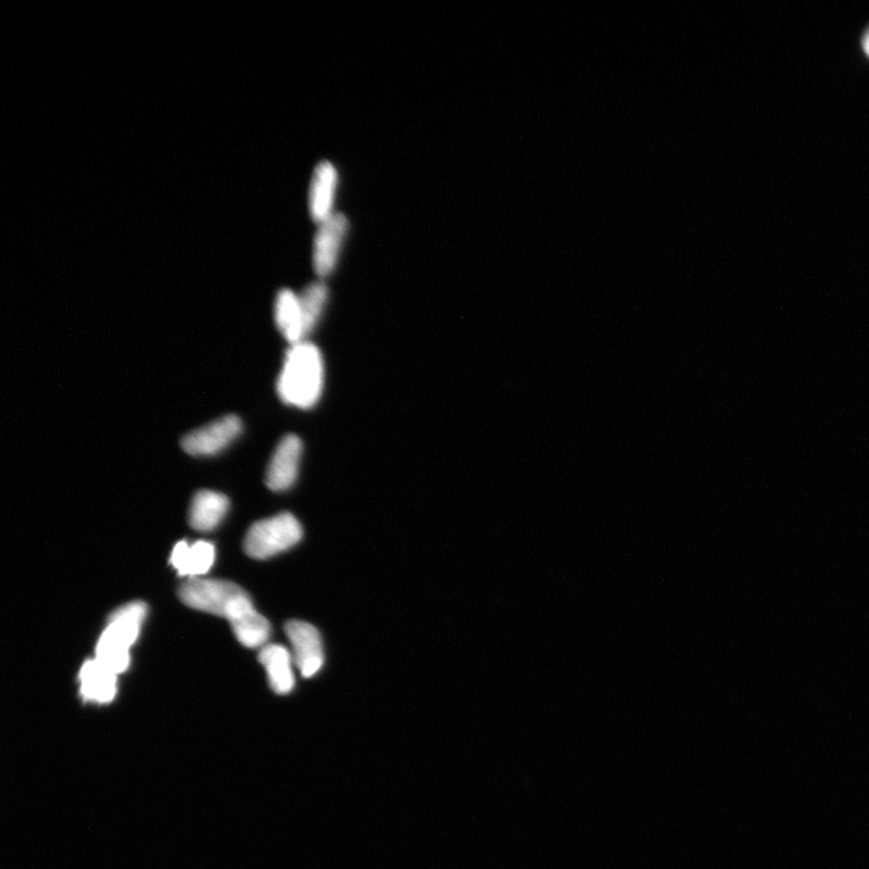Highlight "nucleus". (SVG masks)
Masks as SVG:
<instances>
[{"mask_svg":"<svg viewBox=\"0 0 869 869\" xmlns=\"http://www.w3.org/2000/svg\"><path fill=\"white\" fill-rule=\"evenodd\" d=\"M275 320L278 330L292 346L306 341L308 335L298 294L290 289L279 292L275 305Z\"/></svg>","mask_w":869,"mask_h":869,"instance_id":"nucleus-13","label":"nucleus"},{"mask_svg":"<svg viewBox=\"0 0 869 869\" xmlns=\"http://www.w3.org/2000/svg\"><path fill=\"white\" fill-rule=\"evenodd\" d=\"M242 430V420L236 415H227L187 433L182 440V447L190 456H214L235 441Z\"/></svg>","mask_w":869,"mask_h":869,"instance_id":"nucleus-6","label":"nucleus"},{"mask_svg":"<svg viewBox=\"0 0 869 869\" xmlns=\"http://www.w3.org/2000/svg\"><path fill=\"white\" fill-rule=\"evenodd\" d=\"M303 453V441L296 434L289 433L280 440L266 471V484L272 491H287L295 484Z\"/></svg>","mask_w":869,"mask_h":869,"instance_id":"nucleus-8","label":"nucleus"},{"mask_svg":"<svg viewBox=\"0 0 869 869\" xmlns=\"http://www.w3.org/2000/svg\"><path fill=\"white\" fill-rule=\"evenodd\" d=\"M228 505V499L224 494L213 491H201L193 499L188 522L198 532L213 531L222 523Z\"/></svg>","mask_w":869,"mask_h":869,"instance_id":"nucleus-14","label":"nucleus"},{"mask_svg":"<svg viewBox=\"0 0 869 869\" xmlns=\"http://www.w3.org/2000/svg\"><path fill=\"white\" fill-rule=\"evenodd\" d=\"M285 633L293 646L295 665L304 677L315 676L325 662L320 633L315 626L303 621H292L285 626Z\"/></svg>","mask_w":869,"mask_h":869,"instance_id":"nucleus-7","label":"nucleus"},{"mask_svg":"<svg viewBox=\"0 0 869 869\" xmlns=\"http://www.w3.org/2000/svg\"><path fill=\"white\" fill-rule=\"evenodd\" d=\"M247 594L233 582L201 577L188 579L180 589V597L186 606L226 620Z\"/></svg>","mask_w":869,"mask_h":869,"instance_id":"nucleus-4","label":"nucleus"},{"mask_svg":"<svg viewBox=\"0 0 869 869\" xmlns=\"http://www.w3.org/2000/svg\"><path fill=\"white\" fill-rule=\"evenodd\" d=\"M298 296H300L306 333L309 335L316 329L328 304L329 289L320 279L307 285Z\"/></svg>","mask_w":869,"mask_h":869,"instance_id":"nucleus-16","label":"nucleus"},{"mask_svg":"<svg viewBox=\"0 0 869 869\" xmlns=\"http://www.w3.org/2000/svg\"><path fill=\"white\" fill-rule=\"evenodd\" d=\"M349 221L344 213L336 212L318 224L311 251V263L318 277L325 278L335 270L348 235Z\"/></svg>","mask_w":869,"mask_h":869,"instance_id":"nucleus-5","label":"nucleus"},{"mask_svg":"<svg viewBox=\"0 0 869 869\" xmlns=\"http://www.w3.org/2000/svg\"><path fill=\"white\" fill-rule=\"evenodd\" d=\"M304 535L303 526L292 513H280L256 522L244 540V550L255 560H266L287 551Z\"/></svg>","mask_w":869,"mask_h":869,"instance_id":"nucleus-3","label":"nucleus"},{"mask_svg":"<svg viewBox=\"0 0 869 869\" xmlns=\"http://www.w3.org/2000/svg\"><path fill=\"white\" fill-rule=\"evenodd\" d=\"M325 366L317 346L308 341L293 345L285 355L277 391L280 400L297 409L309 410L321 398Z\"/></svg>","mask_w":869,"mask_h":869,"instance_id":"nucleus-1","label":"nucleus"},{"mask_svg":"<svg viewBox=\"0 0 869 869\" xmlns=\"http://www.w3.org/2000/svg\"><path fill=\"white\" fill-rule=\"evenodd\" d=\"M215 562V548L207 541H197L188 545L181 541L174 546L170 563L180 576L200 579L206 575Z\"/></svg>","mask_w":869,"mask_h":869,"instance_id":"nucleus-11","label":"nucleus"},{"mask_svg":"<svg viewBox=\"0 0 869 869\" xmlns=\"http://www.w3.org/2000/svg\"><path fill=\"white\" fill-rule=\"evenodd\" d=\"M862 48L867 57L869 58V27L862 37Z\"/></svg>","mask_w":869,"mask_h":869,"instance_id":"nucleus-17","label":"nucleus"},{"mask_svg":"<svg viewBox=\"0 0 869 869\" xmlns=\"http://www.w3.org/2000/svg\"><path fill=\"white\" fill-rule=\"evenodd\" d=\"M338 183L339 175L333 163L329 161L318 163L308 190V209L317 225L336 213Z\"/></svg>","mask_w":869,"mask_h":869,"instance_id":"nucleus-9","label":"nucleus"},{"mask_svg":"<svg viewBox=\"0 0 869 869\" xmlns=\"http://www.w3.org/2000/svg\"><path fill=\"white\" fill-rule=\"evenodd\" d=\"M80 695L86 702L111 703L117 692V674L99 660L86 661L80 669Z\"/></svg>","mask_w":869,"mask_h":869,"instance_id":"nucleus-10","label":"nucleus"},{"mask_svg":"<svg viewBox=\"0 0 869 869\" xmlns=\"http://www.w3.org/2000/svg\"><path fill=\"white\" fill-rule=\"evenodd\" d=\"M259 660L264 665L269 686L278 695H288L295 687L294 657L288 648L270 644L262 648Z\"/></svg>","mask_w":869,"mask_h":869,"instance_id":"nucleus-12","label":"nucleus"},{"mask_svg":"<svg viewBox=\"0 0 869 869\" xmlns=\"http://www.w3.org/2000/svg\"><path fill=\"white\" fill-rule=\"evenodd\" d=\"M147 607L133 602L119 607L109 617L96 646V660L114 673L126 672L131 663V647L137 642Z\"/></svg>","mask_w":869,"mask_h":869,"instance_id":"nucleus-2","label":"nucleus"},{"mask_svg":"<svg viewBox=\"0 0 869 869\" xmlns=\"http://www.w3.org/2000/svg\"><path fill=\"white\" fill-rule=\"evenodd\" d=\"M228 621L241 644L251 648L266 646L270 635V624L257 613L253 602L239 609Z\"/></svg>","mask_w":869,"mask_h":869,"instance_id":"nucleus-15","label":"nucleus"}]
</instances>
